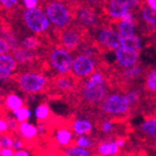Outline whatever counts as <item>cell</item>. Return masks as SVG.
I'll use <instances>...</instances> for the list:
<instances>
[{
	"label": "cell",
	"mask_w": 156,
	"mask_h": 156,
	"mask_svg": "<svg viewBox=\"0 0 156 156\" xmlns=\"http://www.w3.org/2000/svg\"><path fill=\"white\" fill-rule=\"evenodd\" d=\"M16 132H18V134L21 136V139L26 140V141L34 140V139H36L37 135L39 134L36 125H34V123L30 122V121L19 123Z\"/></svg>",
	"instance_id": "16"
},
{
	"label": "cell",
	"mask_w": 156,
	"mask_h": 156,
	"mask_svg": "<svg viewBox=\"0 0 156 156\" xmlns=\"http://www.w3.org/2000/svg\"><path fill=\"white\" fill-rule=\"evenodd\" d=\"M145 90L150 93H156V69L147 73L145 78Z\"/></svg>",
	"instance_id": "32"
},
{
	"label": "cell",
	"mask_w": 156,
	"mask_h": 156,
	"mask_svg": "<svg viewBox=\"0 0 156 156\" xmlns=\"http://www.w3.org/2000/svg\"><path fill=\"white\" fill-rule=\"evenodd\" d=\"M13 142H14V138L10 133H5V134L0 135V148H10L13 146Z\"/></svg>",
	"instance_id": "35"
},
{
	"label": "cell",
	"mask_w": 156,
	"mask_h": 156,
	"mask_svg": "<svg viewBox=\"0 0 156 156\" xmlns=\"http://www.w3.org/2000/svg\"><path fill=\"white\" fill-rule=\"evenodd\" d=\"M24 146H25V143H24V140L21 138H14V142H13V146L12 148L14 151H21V150H24Z\"/></svg>",
	"instance_id": "41"
},
{
	"label": "cell",
	"mask_w": 156,
	"mask_h": 156,
	"mask_svg": "<svg viewBox=\"0 0 156 156\" xmlns=\"http://www.w3.org/2000/svg\"><path fill=\"white\" fill-rule=\"evenodd\" d=\"M24 10H32V9H36L41 5V1L38 0H22L20 1Z\"/></svg>",
	"instance_id": "37"
},
{
	"label": "cell",
	"mask_w": 156,
	"mask_h": 156,
	"mask_svg": "<svg viewBox=\"0 0 156 156\" xmlns=\"http://www.w3.org/2000/svg\"><path fill=\"white\" fill-rule=\"evenodd\" d=\"M0 36L7 41V43H8L9 46H10L11 51L12 52L20 47V39H19L18 35H16L14 32L5 31V30H3V31H1V33H0Z\"/></svg>",
	"instance_id": "29"
},
{
	"label": "cell",
	"mask_w": 156,
	"mask_h": 156,
	"mask_svg": "<svg viewBox=\"0 0 156 156\" xmlns=\"http://www.w3.org/2000/svg\"><path fill=\"white\" fill-rule=\"evenodd\" d=\"M94 39L101 48L112 51L118 49L121 45V37L116 27L112 26H98L95 31Z\"/></svg>",
	"instance_id": "8"
},
{
	"label": "cell",
	"mask_w": 156,
	"mask_h": 156,
	"mask_svg": "<svg viewBox=\"0 0 156 156\" xmlns=\"http://www.w3.org/2000/svg\"><path fill=\"white\" fill-rule=\"evenodd\" d=\"M1 29H2V24H1V21H0V32L2 31V30H1Z\"/></svg>",
	"instance_id": "49"
},
{
	"label": "cell",
	"mask_w": 156,
	"mask_h": 156,
	"mask_svg": "<svg viewBox=\"0 0 156 156\" xmlns=\"http://www.w3.org/2000/svg\"><path fill=\"white\" fill-rule=\"evenodd\" d=\"M3 105H5V109L10 110L11 112L14 110L21 108V107L25 106L24 105V99L21 95H19L16 93H10L3 99Z\"/></svg>",
	"instance_id": "19"
},
{
	"label": "cell",
	"mask_w": 156,
	"mask_h": 156,
	"mask_svg": "<svg viewBox=\"0 0 156 156\" xmlns=\"http://www.w3.org/2000/svg\"><path fill=\"white\" fill-rule=\"evenodd\" d=\"M51 27L59 31L70 27L74 19V12L70 5L62 1H48L43 7Z\"/></svg>",
	"instance_id": "2"
},
{
	"label": "cell",
	"mask_w": 156,
	"mask_h": 156,
	"mask_svg": "<svg viewBox=\"0 0 156 156\" xmlns=\"http://www.w3.org/2000/svg\"><path fill=\"white\" fill-rule=\"evenodd\" d=\"M39 45L41 42L36 35H27L20 39V47L30 51H35L39 47Z\"/></svg>",
	"instance_id": "25"
},
{
	"label": "cell",
	"mask_w": 156,
	"mask_h": 156,
	"mask_svg": "<svg viewBox=\"0 0 156 156\" xmlns=\"http://www.w3.org/2000/svg\"><path fill=\"white\" fill-rule=\"evenodd\" d=\"M5 120H7V123H8V128H9V131H12V132H16L18 130V127H19V122L16 121L12 116H8V117H5Z\"/></svg>",
	"instance_id": "40"
},
{
	"label": "cell",
	"mask_w": 156,
	"mask_h": 156,
	"mask_svg": "<svg viewBox=\"0 0 156 156\" xmlns=\"http://www.w3.org/2000/svg\"><path fill=\"white\" fill-rule=\"evenodd\" d=\"M12 55L19 66L29 65V63L33 62L34 60L36 59V54H35V51H30V50L23 49L21 47H19L18 49L14 50V51L12 52Z\"/></svg>",
	"instance_id": "18"
},
{
	"label": "cell",
	"mask_w": 156,
	"mask_h": 156,
	"mask_svg": "<svg viewBox=\"0 0 156 156\" xmlns=\"http://www.w3.org/2000/svg\"><path fill=\"white\" fill-rule=\"evenodd\" d=\"M116 30L119 33L121 39L128 38L133 35H135L136 32V25L134 23H130V22H125V21H118L116 23Z\"/></svg>",
	"instance_id": "22"
},
{
	"label": "cell",
	"mask_w": 156,
	"mask_h": 156,
	"mask_svg": "<svg viewBox=\"0 0 156 156\" xmlns=\"http://www.w3.org/2000/svg\"><path fill=\"white\" fill-rule=\"evenodd\" d=\"M76 85V79L72 76H59L55 81V87L59 92H70L72 91Z\"/></svg>",
	"instance_id": "21"
},
{
	"label": "cell",
	"mask_w": 156,
	"mask_h": 156,
	"mask_svg": "<svg viewBox=\"0 0 156 156\" xmlns=\"http://www.w3.org/2000/svg\"><path fill=\"white\" fill-rule=\"evenodd\" d=\"M114 128H115V122L114 121H112L110 119L104 120V121L101 123V131L103 133H106V134L112 132Z\"/></svg>",
	"instance_id": "38"
},
{
	"label": "cell",
	"mask_w": 156,
	"mask_h": 156,
	"mask_svg": "<svg viewBox=\"0 0 156 156\" xmlns=\"http://www.w3.org/2000/svg\"><path fill=\"white\" fill-rule=\"evenodd\" d=\"M106 76L101 71H95L91 76L83 81L80 89L81 96L89 104L101 105L108 95Z\"/></svg>",
	"instance_id": "1"
},
{
	"label": "cell",
	"mask_w": 156,
	"mask_h": 156,
	"mask_svg": "<svg viewBox=\"0 0 156 156\" xmlns=\"http://www.w3.org/2000/svg\"><path fill=\"white\" fill-rule=\"evenodd\" d=\"M139 131L147 138L156 139V118H147L141 123L139 127Z\"/></svg>",
	"instance_id": "23"
},
{
	"label": "cell",
	"mask_w": 156,
	"mask_h": 156,
	"mask_svg": "<svg viewBox=\"0 0 156 156\" xmlns=\"http://www.w3.org/2000/svg\"><path fill=\"white\" fill-rule=\"evenodd\" d=\"M74 19L80 27L87 30L97 29L99 25V16L92 7L80 5L74 11Z\"/></svg>",
	"instance_id": "11"
},
{
	"label": "cell",
	"mask_w": 156,
	"mask_h": 156,
	"mask_svg": "<svg viewBox=\"0 0 156 156\" xmlns=\"http://www.w3.org/2000/svg\"><path fill=\"white\" fill-rule=\"evenodd\" d=\"M16 83L23 93L32 95L42 93L46 90L48 86V78L41 71H24L18 76Z\"/></svg>",
	"instance_id": "3"
},
{
	"label": "cell",
	"mask_w": 156,
	"mask_h": 156,
	"mask_svg": "<svg viewBox=\"0 0 156 156\" xmlns=\"http://www.w3.org/2000/svg\"><path fill=\"white\" fill-rule=\"evenodd\" d=\"M78 50H79V54H82V55L87 56V57H91V58H95V56H96V54H97L96 47L92 44L84 43V42H83V44L81 45Z\"/></svg>",
	"instance_id": "33"
},
{
	"label": "cell",
	"mask_w": 156,
	"mask_h": 156,
	"mask_svg": "<svg viewBox=\"0 0 156 156\" xmlns=\"http://www.w3.org/2000/svg\"><path fill=\"white\" fill-rule=\"evenodd\" d=\"M7 54H12L11 48L7 41L0 36V55H7Z\"/></svg>",
	"instance_id": "39"
},
{
	"label": "cell",
	"mask_w": 156,
	"mask_h": 156,
	"mask_svg": "<svg viewBox=\"0 0 156 156\" xmlns=\"http://www.w3.org/2000/svg\"><path fill=\"white\" fill-rule=\"evenodd\" d=\"M33 115L35 119L38 120L39 122H45L47 119H49L50 115H51V110H50L49 106L47 104H41L35 107Z\"/></svg>",
	"instance_id": "27"
},
{
	"label": "cell",
	"mask_w": 156,
	"mask_h": 156,
	"mask_svg": "<svg viewBox=\"0 0 156 156\" xmlns=\"http://www.w3.org/2000/svg\"><path fill=\"white\" fill-rule=\"evenodd\" d=\"M132 107L128 104L125 95L119 92H112L101 104V109L104 114L112 117H122L130 112Z\"/></svg>",
	"instance_id": "6"
},
{
	"label": "cell",
	"mask_w": 156,
	"mask_h": 156,
	"mask_svg": "<svg viewBox=\"0 0 156 156\" xmlns=\"http://www.w3.org/2000/svg\"><path fill=\"white\" fill-rule=\"evenodd\" d=\"M123 95H125L126 99H127L128 104L130 105L131 107L135 106L140 101V92L138 90H130V91L126 92Z\"/></svg>",
	"instance_id": "34"
},
{
	"label": "cell",
	"mask_w": 156,
	"mask_h": 156,
	"mask_svg": "<svg viewBox=\"0 0 156 156\" xmlns=\"http://www.w3.org/2000/svg\"><path fill=\"white\" fill-rule=\"evenodd\" d=\"M73 60H74L73 52L67 50L60 45L54 47L48 55L50 69L59 76H70Z\"/></svg>",
	"instance_id": "5"
},
{
	"label": "cell",
	"mask_w": 156,
	"mask_h": 156,
	"mask_svg": "<svg viewBox=\"0 0 156 156\" xmlns=\"http://www.w3.org/2000/svg\"><path fill=\"white\" fill-rule=\"evenodd\" d=\"M116 143H117L118 147L119 148H122L126 146V139L125 138H119L116 140Z\"/></svg>",
	"instance_id": "48"
},
{
	"label": "cell",
	"mask_w": 156,
	"mask_h": 156,
	"mask_svg": "<svg viewBox=\"0 0 156 156\" xmlns=\"http://www.w3.org/2000/svg\"><path fill=\"white\" fill-rule=\"evenodd\" d=\"M37 130H38V133H46L47 132V125L46 122H38L36 125Z\"/></svg>",
	"instance_id": "45"
},
{
	"label": "cell",
	"mask_w": 156,
	"mask_h": 156,
	"mask_svg": "<svg viewBox=\"0 0 156 156\" xmlns=\"http://www.w3.org/2000/svg\"><path fill=\"white\" fill-rule=\"evenodd\" d=\"M143 73V68L142 66L136 65L129 69H125L122 71V78L127 81H133L135 79H139Z\"/></svg>",
	"instance_id": "30"
},
{
	"label": "cell",
	"mask_w": 156,
	"mask_h": 156,
	"mask_svg": "<svg viewBox=\"0 0 156 156\" xmlns=\"http://www.w3.org/2000/svg\"><path fill=\"white\" fill-rule=\"evenodd\" d=\"M140 19L147 26H151V27H156V11L152 10V9L147 8L146 5L144 7H141L140 8Z\"/></svg>",
	"instance_id": "24"
},
{
	"label": "cell",
	"mask_w": 156,
	"mask_h": 156,
	"mask_svg": "<svg viewBox=\"0 0 156 156\" xmlns=\"http://www.w3.org/2000/svg\"><path fill=\"white\" fill-rule=\"evenodd\" d=\"M54 139H55L56 143H57V145L59 147L66 148L73 144V142H74V134H73L71 128L60 127L55 131Z\"/></svg>",
	"instance_id": "15"
},
{
	"label": "cell",
	"mask_w": 156,
	"mask_h": 156,
	"mask_svg": "<svg viewBox=\"0 0 156 156\" xmlns=\"http://www.w3.org/2000/svg\"><path fill=\"white\" fill-rule=\"evenodd\" d=\"M120 47H122L125 49L129 50V51L133 52H140L142 47H143V41L140 36H138L136 34L128 38L121 39V45Z\"/></svg>",
	"instance_id": "20"
},
{
	"label": "cell",
	"mask_w": 156,
	"mask_h": 156,
	"mask_svg": "<svg viewBox=\"0 0 156 156\" xmlns=\"http://www.w3.org/2000/svg\"><path fill=\"white\" fill-rule=\"evenodd\" d=\"M11 114H12V117L14 118L19 123L26 122V121H29V120L33 117V112H32L31 108L27 106L21 107V108H19V109L12 112Z\"/></svg>",
	"instance_id": "26"
},
{
	"label": "cell",
	"mask_w": 156,
	"mask_h": 156,
	"mask_svg": "<svg viewBox=\"0 0 156 156\" xmlns=\"http://www.w3.org/2000/svg\"><path fill=\"white\" fill-rule=\"evenodd\" d=\"M120 148L118 147L116 140H107L101 141L97 144L96 151L99 156H115L119 153Z\"/></svg>",
	"instance_id": "17"
},
{
	"label": "cell",
	"mask_w": 156,
	"mask_h": 156,
	"mask_svg": "<svg viewBox=\"0 0 156 156\" xmlns=\"http://www.w3.org/2000/svg\"><path fill=\"white\" fill-rule=\"evenodd\" d=\"M121 21H125V22H130V23H136V16H135V12L134 11H130V12H128L125 16L122 18Z\"/></svg>",
	"instance_id": "42"
},
{
	"label": "cell",
	"mask_w": 156,
	"mask_h": 156,
	"mask_svg": "<svg viewBox=\"0 0 156 156\" xmlns=\"http://www.w3.org/2000/svg\"><path fill=\"white\" fill-rule=\"evenodd\" d=\"M114 56L116 63L120 68H122L123 70L139 65V61H140V52L129 51L122 47H119L118 49L115 50Z\"/></svg>",
	"instance_id": "12"
},
{
	"label": "cell",
	"mask_w": 156,
	"mask_h": 156,
	"mask_svg": "<svg viewBox=\"0 0 156 156\" xmlns=\"http://www.w3.org/2000/svg\"><path fill=\"white\" fill-rule=\"evenodd\" d=\"M19 5H20V1H18V0H0V7L7 11L16 9Z\"/></svg>",
	"instance_id": "36"
},
{
	"label": "cell",
	"mask_w": 156,
	"mask_h": 156,
	"mask_svg": "<svg viewBox=\"0 0 156 156\" xmlns=\"http://www.w3.org/2000/svg\"><path fill=\"white\" fill-rule=\"evenodd\" d=\"M8 131H9V128H8V123H7V120H5V118L0 116V135L8 133Z\"/></svg>",
	"instance_id": "43"
},
{
	"label": "cell",
	"mask_w": 156,
	"mask_h": 156,
	"mask_svg": "<svg viewBox=\"0 0 156 156\" xmlns=\"http://www.w3.org/2000/svg\"><path fill=\"white\" fill-rule=\"evenodd\" d=\"M144 3H145V5L147 8L156 11V0H146Z\"/></svg>",
	"instance_id": "46"
},
{
	"label": "cell",
	"mask_w": 156,
	"mask_h": 156,
	"mask_svg": "<svg viewBox=\"0 0 156 156\" xmlns=\"http://www.w3.org/2000/svg\"><path fill=\"white\" fill-rule=\"evenodd\" d=\"M0 156H1V148H0Z\"/></svg>",
	"instance_id": "50"
},
{
	"label": "cell",
	"mask_w": 156,
	"mask_h": 156,
	"mask_svg": "<svg viewBox=\"0 0 156 156\" xmlns=\"http://www.w3.org/2000/svg\"><path fill=\"white\" fill-rule=\"evenodd\" d=\"M14 154H16V151L12 147L1 150V156H14Z\"/></svg>",
	"instance_id": "44"
},
{
	"label": "cell",
	"mask_w": 156,
	"mask_h": 156,
	"mask_svg": "<svg viewBox=\"0 0 156 156\" xmlns=\"http://www.w3.org/2000/svg\"><path fill=\"white\" fill-rule=\"evenodd\" d=\"M21 19L24 26L36 36L46 34L51 27V24L42 7L32 10H23Z\"/></svg>",
	"instance_id": "4"
},
{
	"label": "cell",
	"mask_w": 156,
	"mask_h": 156,
	"mask_svg": "<svg viewBox=\"0 0 156 156\" xmlns=\"http://www.w3.org/2000/svg\"><path fill=\"white\" fill-rule=\"evenodd\" d=\"M59 43L61 47L73 52L83 44V33L80 27L71 25L70 27L61 31L59 35Z\"/></svg>",
	"instance_id": "10"
},
{
	"label": "cell",
	"mask_w": 156,
	"mask_h": 156,
	"mask_svg": "<svg viewBox=\"0 0 156 156\" xmlns=\"http://www.w3.org/2000/svg\"><path fill=\"white\" fill-rule=\"evenodd\" d=\"M95 71H97L96 58L87 57L82 54L74 56L70 74L76 80H86Z\"/></svg>",
	"instance_id": "7"
},
{
	"label": "cell",
	"mask_w": 156,
	"mask_h": 156,
	"mask_svg": "<svg viewBox=\"0 0 156 156\" xmlns=\"http://www.w3.org/2000/svg\"><path fill=\"white\" fill-rule=\"evenodd\" d=\"M62 155L63 156H93V152H92V150H86V148L79 147L76 144H72V145L63 148Z\"/></svg>",
	"instance_id": "28"
},
{
	"label": "cell",
	"mask_w": 156,
	"mask_h": 156,
	"mask_svg": "<svg viewBox=\"0 0 156 156\" xmlns=\"http://www.w3.org/2000/svg\"><path fill=\"white\" fill-rule=\"evenodd\" d=\"M94 123L92 122L89 118L79 117L76 118L71 123V130L76 136L80 135H89L93 131Z\"/></svg>",
	"instance_id": "14"
},
{
	"label": "cell",
	"mask_w": 156,
	"mask_h": 156,
	"mask_svg": "<svg viewBox=\"0 0 156 156\" xmlns=\"http://www.w3.org/2000/svg\"><path fill=\"white\" fill-rule=\"evenodd\" d=\"M139 5L138 0H110L105 5V12L109 19L118 22L121 21L128 12L138 9Z\"/></svg>",
	"instance_id": "9"
},
{
	"label": "cell",
	"mask_w": 156,
	"mask_h": 156,
	"mask_svg": "<svg viewBox=\"0 0 156 156\" xmlns=\"http://www.w3.org/2000/svg\"><path fill=\"white\" fill-rule=\"evenodd\" d=\"M14 156H32V154L30 153L29 150L24 148V150H21V151H16Z\"/></svg>",
	"instance_id": "47"
},
{
	"label": "cell",
	"mask_w": 156,
	"mask_h": 156,
	"mask_svg": "<svg viewBox=\"0 0 156 156\" xmlns=\"http://www.w3.org/2000/svg\"><path fill=\"white\" fill-rule=\"evenodd\" d=\"M73 144H76L79 147L91 150L94 146V141L90 135H80V136H76V138H74Z\"/></svg>",
	"instance_id": "31"
},
{
	"label": "cell",
	"mask_w": 156,
	"mask_h": 156,
	"mask_svg": "<svg viewBox=\"0 0 156 156\" xmlns=\"http://www.w3.org/2000/svg\"><path fill=\"white\" fill-rule=\"evenodd\" d=\"M18 66L12 54L0 55V82H9L16 74Z\"/></svg>",
	"instance_id": "13"
}]
</instances>
